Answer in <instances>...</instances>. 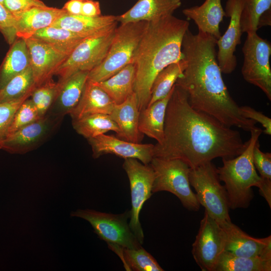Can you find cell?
<instances>
[{
  "label": "cell",
  "instance_id": "cell-22",
  "mask_svg": "<svg viewBox=\"0 0 271 271\" xmlns=\"http://www.w3.org/2000/svg\"><path fill=\"white\" fill-rule=\"evenodd\" d=\"M66 13L63 9L47 6L33 7L16 19L17 37L24 39L31 37L38 31L51 26Z\"/></svg>",
  "mask_w": 271,
  "mask_h": 271
},
{
  "label": "cell",
  "instance_id": "cell-43",
  "mask_svg": "<svg viewBox=\"0 0 271 271\" xmlns=\"http://www.w3.org/2000/svg\"><path fill=\"white\" fill-rule=\"evenodd\" d=\"M83 0H69L62 8L68 14L72 15H81V9Z\"/></svg>",
  "mask_w": 271,
  "mask_h": 271
},
{
  "label": "cell",
  "instance_id": "cell-3",
  "mask_svg": "<svg viewBox=\"0 0 271 271\" xmlns=\"http://www.w3.org/2000/svg\"><path fill=\"white\" fill-rule=\"evenodd\" d=\"M189 25L173 15L148 23L133 61L136 69L134 92L140 111L149 102L157 74L182 59V41Z\"/></svg>",
  "mask_w": 271,
  "mask_h": 271
},
{
  "label": "cell",
  "instance_id": "cell-2",
  "mask_svg": "<svg viewBox=\"0 0 271 271\" xmlns=\"http://www.w3.org/2000/svg\"><path fill=\"white\" fill-rule=\"evenodd\" d=\"M216 41L209 34L187 30L182 43L186 67L176 84L186 91L193 108L228 127L250 132L258 128L256 122L240 114L227 88L217 60Z\"/></svg>",
  "mask_w": 271,
  "mask_h": 271
},
{
  "label": "cell",
  "instance_id": "cell-16",
  "mask_svg": "<svg viewBox=\"0 0 271 271\" xmlns=\"http://www.w3.org/2000/svg\"><path fill=\"white\" fill-rule=\"evenodd\" d=\"M87 140L91 147L94 158L110 154L124 159H136L148 165L154 157V145L151 144L132 143L105 134Z\"/></svg>",
  "mask_w": 271,
  "mask_h": 271
},
{
  "label": "cell",
  "instance_id": "cell-9",
  "mask_svg": "<svg viewBox=\"0 0 271 271\" xmlns=\"http://www.w3.org/2000/svg\"><path fill=\"white\" fill-rule=\"evenodd\" d=\"M70 215L89 222L99 238L107 244H114L130 249L142 246L127 223V219L130 218V211L113 214L88 209H77L72 212Z\"/></svg>",
  "mask_w": 271,
  "mask_h": 271
},
{
  "label": "cell",
  "instance_id": "cell-1",
  "mask_svg": "<svg viewBox=\"0 0 271 271\" xmlns=\"http://www.w3.org/2000/svg\"><path fill=\"white\" fill-rule=\"evenodd\" d=\"M247 144L238 131L193 108L186 91L175 83L167 106L164 139L154 145V157L179 159L193 168L217 158H234Z\"/></svg>",
  "mask_w": 271,
  "mask_h": 271
},
{
  "label": "cell",
  "instance_id": "cell-33",
  "mask_svg": "<svg viewBox=\"0 0 271 271\" xmlns=\"http://www.w3.org/2000/svg\"><path fill=\"white\" fill-rule=\"evenodd\" d=\"M36 88L30 66L12 78L0 89V103L21 98L32 92Z\"/></svg>",
  "mask_w": 271,
  "mask_h": 271
},
{
  "label": "cell",
  "instance_id": "cell-11",
  "mask_svg": "<svg viewBox=\"0 0 271 271\" xmlns=\"http://www.w3.org/2000/svg\"><path fill=\"white\" fill-rule=\"evenodd\" d=\"M129 181L131 209L129 226L139 241L142 244L144 232L140 221V214L145 202L152 195V189L155 175L150 164L146 165L138 160L125 159L122 165Z\"/></svg>",
  "mask_w": 271,
  "mask_h": 271
},
{
  "label": "cell",
  "instance_id": "cell-36",
  "mask_svg": "<svg viewBox=\"0 0 271 271\" xmlns=\"http://www.w3.org/2000/svg\"><path fill=\"white\" fill-rule=\"evenodd\" d=\"M41 117L31 99L27 98L15 112L9 127L8 136Z\"/></svg>",
  "mask_w": 271,
  "mask_h": 271
},
{
  "label": "cell",
  "instance_id": "cell-41",
  "mask_svg": "<svg viewBox=\"0 0 271 271\" xmlns=\"http://www.w3.org/2000/svg\"><path fill=\"white\" fill-rule=\"evenodd\" d=\"M240 113L245 118L259 122L264 128L262 132L267 135L271 134V119L261 112L248 106H239Z\"/></svg>",
  "mask_w": 271,
  "mask_h": 271
},
{
  "label": "cell",
  "instance_id": "cell-34",
  "mask_svg": "<svg viewBox=\"0 0 271 271\" xmlns=\"http://www.w3.org/2000/svg\"><path fill=\"white\" fill-rule=\"evenodd\" d=\"M271 10V0H243L240 23L242 33H257L260 17Z\"/></svg>",
  "mask_w": 271,
  "mask_h": 271
},
{
  "label": "cell",
  "instance_id": "cell-31",
  "mask_svg": "<svg viewBox=\"0 0 271 271\" xmlns=\"http://www.w3.org/2000/svg\"><path fill=\"white\" fill-rule=\"evenodd\" d=\"M109 246L121 257L127 270H164L154 257L142 246L133 249L123 248L116 244H110Z\"/></svg>",
  "mask_w": 271,
  "mask_h": 271
},
{
  "label": "cell",
  "instance_id": "cell-17",
  "mask_svg": "<svg viewBox=\"0 0 271 271\" xmlns=\"http://www.w3.org/2000/svg\"><path fill=\"white\" fill-rule=\"evenodd\" d=\"M219 224L225 234L224 251L239 256L271 259L270 235L261 238L252 237L231 221Z\"/></svg>",
  "mask_w": 271,
  "mask_h": 271
},
{
  "label": "cell",
  "instance_id": "cell-37",
  "mask_svg": "<svg viewBox=\"0 0 271 271\" xmlns=\"http://www.w3.org/2000/svg\"><path fill=\"white\" fill-rule=\"evenodd\" d=\"M32 92L21 98L0 103V149L8 136L9 127L15 112L21 104L31 96Z\"/></svg>",
  "mask_w": 271,
  "mask_h": 271
},
{
  "label": "cell",
  "instance_id": "cell-44",
  "mask_svg": "<svg viewBox=\"0 0 271 271\" xmlns=\"http://www.w3.org/2000/svg\"><path fill=\"white\" fill-rule=\"evenodd\" d=\"M268 26H271V10L267 11L260 17L258 23V29Z\"/></svg>",
  "mask_w": 271,
  "mask_h": 271
},
{
  "label": "cell",
  "instance_id": "cell-45",
  "mask_svg": "<svg viewBox=\"0 0 271 271\" xmlns=\"http://www.w3.org/2000/svg\"><path fill=\"white\" fill-rule=\"evenodd\" d=\"M4 0H0V3L3 4Z\"/></svg>",
  "mask_w": 271,
  "mask_h": 271
},
{
  "label": "cell",
  "instance_id": "cell-23",
  "mask_svg": "<svg viewBox=\"0 0 271 271\" xmlns=\"http://www.w3.org/2000/svg\"><path fill=\"white\" fill-rule=\"evenodd\" d=\"M114 104L95 82L87 80L78 103L69 114L72 120L96 113L110 114Z\"/></svg>",
  "mask_w": 271,
  "mask_h": 271
},
{
  "label": "cell",
  "instance_id": "cell-19",
  "mask_svg": "<svg viewBox=\"0 0 271 271\" xmlns=\"http://www.w3.org/2000/svg\"><path fill=\"white\" fill-rule=\"evenodd\" d=\"M181 5V0H138L125 13L117 16L116 20L120 24L150 22L172 15Z\"/></svg>",
  "mask_w": 271,
  "mask_h": 271
},
{
  "label": "cell",
  "instance_id": "cell-40",
  "mask_svg": "<svg viewBox=\"0 0 271 271\" xmlns=\"http://www.w3.org/2000/svg\"><path fill=\"white\" fill-rule=\"evenodd\" d=\"M3 4L16 19L33 7L46 6L40 0H4Z\"/></svg>",
  "mask_w": 271,
  "mask_h": 271
},
{
  "label": "cell",
  "instance_id": "cell-6",
  "mask_svg": "<svg viewBox=\"0 0 271 271\" xmlns=\"http://www.w3.org/2000/svg\"><path fill=\"white\" fill-rule=\"evenodd\" d=\"M189 179L205 211L219 224L230 221L226 191L212 162L190 168Z\"/></svg>",
  "mask_w": 271,
  "mask_h": 271
},
{
  "label": "cell",
  "instance_id": "cell-8",
  "mask_svg": "<svg viewBox=\"0 0 271 271\" xmlns=\"http://www.w3.org/2000/svg\"><path fill=\"white\" fill-rule=\"evenodd\" d=\"M116 27L84 38L55 71L54 75L60 77L59 82L78 71L89 72L99 65L107 54Z\"/></svg>",
  "mask_w": 271,
  "mask_h": 271
},
{
  "label": "cell",
  "instance_id": "cell-25",
  "mask_svg": "<svg viewBox=\"0 0 271 271\" xmlns=\"http://www.w3.org/2000/svg\"><path fill=\"white\" fill-rule=\"evenodd\" d=\"M174 85L164 98L147 106L140 111L138 128L142 134L161 143L164 139V122L167 106Z\"/></svg>",
  "mask_w": 271,
  "mask_h": 271
},
{
  "label": "cell",
  "instance_id": "cell-13",
  "mask_svg": "<svg viewBox=\"0 0 271 271\" xmlns=\"http://www.w3.org/2000/svg\"><path fill=\"white\" fill-rule=\"evenodd\" d=\"M63 118L46 113L36 121L9 135L1 149L11 154H24L43 143L55 130Z\"/></svg>",
  "mask_w": 271,
  "mask_h": 271
},
{
  "label": "cell",
  "instance_id": "cell-26",
  "mask_svg": "<svg viewBox=\"0 0 271 271\" xmlns=\"http://www.w3.org/2000/svg\"><path fill=\"white\" fill-rule=\"evenodd\" d=\"M136 66L130 63L109 78L95 82L111 98L115 104L124 101L134 93Z\"/></svg>",
  "mask_w": 271,
  "mask_h": 271
},
{
  "label": "cell",
  "instance_id": "cell-14",
  "mask_svg": "<svg viewBox=\"0 0 271 271\" xmlns=\"http://www.w3.org/2000/svg\"><path fill=\"white\" fill-rule=\"evenodd\" d=\"M243 0H227L225 12L230 22L224 34L216 41L217 60L222 73L231 74L237 66L234 55L236 48L241 43L242 32L240 23Z\"/></svg>",
  "mask_w": 271,
  "mask_h": 271
},
{
  "label": "cell",
  "instance_id": "cell-32",
  "mask_svg": "<svg viewBox=\"0 0 271 271\" xmlns=\"http://www.w3.org/2000/svg\"><path fill=\"white\" fill-rule=\"evenodd\" d=\"M185 67L186 62L182 58L169 65L157 74L152 84L150 100L147 106L169 94Z\"/></svg>",
  "mask_w": 271,
  "mask_h": 271
},
{
  "label": "cell",
  "instance_id": "cell-10",
  "mask_svg": "<svg viewBox=\"0 0 271 271\" xmlns=\"http://www.w3.org/2000/svg\"><path fill=\"white\" fill-rule=\"evenodd\" d=\"M241 74L248 83L260 89L271 100V44L257 33L247 34L243 45Z\"/></svg>",
  "mask_w": 271,
  "mask_h": 271
},
{
  "label": "cell",
  "instance_id": "cell-35",
  "mask_svg": "<svg viewBox=\"0 0 271 271\" xmlns=\"http://www.w3.org/2000/svg\"><path fill=\"white\" fill-rule=\"evenodd\" d=\"M60 88V85L51 79L34 90L30 99L40 117L44 116L48 112L58 94Z\"/></svg>",
  "mask_w": 271,
  "mask_h": 271
},
{
  "label": "cell",
  "instance_id": "cell-4",
  "mask_svg": "<svg viewBox=\"0 0 271 271\" xmlns=\"http://www.w3.org/2000/svg\"><path fill=\"white\" fill-rule=\"evenodd\" d=\"M263 130L259 127L250 131L245 150L231 159H222L223 165L217 168L220 181L224 183L230 209L246 208L253 198L251 187L261 189L263 180L257 173L253 161L254 146Z\"/></svg>",
  "mask_w": 271,
  "mask_h": 271
},
{
  "label": "cell",
  "instance_id": "cell-42",
  "mask_svg": "<svg viewBox=\"0 0 271 271\" xmlns=\"http://www.w3.org/2000/svg\"><path fill=\"white\" fill-rule=\"evenodd\" d=\"M81 15L95 17L101 15L100 6L99 2L94 0H83Z\"/></svg>",
  "mask_w": 271,
  "mask_h": 271
},
{
  "label": "cell",
  "instance_id": "cell-27",
  "mask_svg": "<svg viewBox=\"0 0 271 271\" xmlns=\"http://www.w3.org/2000/svg\"><path fill=\"white\" fill-rule=\"evenodd\" d=\"M30 66L29 52L25 39H16L0 67V89Z\"/></svg>",
  "mask_w": 271,
  "mask_h": 271
},
{
  "label": "cell",
  "instance_id": "cell-15",
  "mask_svg": "<svg viewBox=\"0 0 271 271\" xmlns=\"http://www.w3.org/2000/svg\"><path fill=\"white\" fill-rule=\"evenodd\" d=\"M25 40L35 85L38 87L51 79L56 69L68 56L41 40L30 37Z\"/></svg>",
  "mask_w": 271,
  "mask_h": 271
},
{
  "label": "cell",
  "instance_id": "cell-20",
  "mask_svg": "<svg viewBox=\"0 0 271 271\" xmlns=\"http://www.w3.org/2000/svg\"><path fill=\"white\" fill-rule=\"evenodd\" d=\"M182 12L188 19L194 21L199 32L217 40L221 36L219 25L226 17L221 0H205L202 5L184 9Z\"/></svg>",
  "mask_w": 271,
  "mask_h": 271
},
{
  "label": "cell",
  "instance_id": "cell-18",
  "mask_svg": "<svg viewBox=\"0 0 271 271\" xmlns=\"http://www.w3.org/2000/svg\"><path fill=\"white\" fill-rule=\"evenodd\" d=\"M116 16L101 15L90 17L67 13L57 19L51 26L63 28L86 38L108 31L117 26Z\"/></svg>",
  "mask_w": 271,
  "mask_h": 271
},
{
  "label": "cell",
  "instance_id": "cell-29",
  "mask_svg": "<svg viewBox=\"0 0 271 271\" xmlns=\"http://www.w3.org/2000/svg\"><path fill=\"white\" fill-rule=\"evenodd\" d=\"M73 128L87 140L113 131L117 136L120 133L117 124L109 114L96 113L72 120Z\"/></svg>",
  "mask_w": 271,
  "mask_h": 271
},
{
  "label": "cell",
  "instance_id": "cell-30",
  "mask_svg": "<svg viewBox=\"0 0 271 271\" xmlns=\"http://www.w3.org/2000/svg\"><path fill=\"white\" fill-rule=\"evenodd\" d=\"M271 259L262 257H243L224 251L214 271H270Z\"/></svg>",
  "mask_w": 271,
  "mask_h": 271
},
{
  "label": "cell",
  "instance_id": "cell-5",
  "mask_svg": "<svg viewBox=\"0 0 271 271\" xmlns=\"http://www.w3.org/2000/svg\"><path fill=\"white\" fill-rule=\"evenodd\" d=\"M148 22L120 24L117 27L107 54L103 61L89 72L88 80L94 82L104 81L133 63Z\"/></svg>",
  "mask_w": 271,
  "mask_h": 271
},
{
  "label": "cell",
  "instance_id": "cell-12",
  "mask_svg": "<svg viewBox=\"0 0 271 271\" xmlns=\"http://www.w3.org/2000/svg\"><path fill=\"white\" fill-rule=\"evenodd\" d=\"M225 245L223 229L205 211L192 249L193 258L202 271H214L219 257L225 250Z\"/></svg>",
  "mask_w": 271,
  "mask_h": 271
},
{
  "label": "cell",
  "instance_id": "cell-38",
  "mask_svg": "<svg viewBox=\"0 0 271 271\" xmlns=\"http://www.w3.org/2000/svg\"><path fill=\"white\" fill-rule=\"evenodd\" d=\"M259 147L258 142L253 149V164L263 180V185L271 187V154L262 152Z\"/></svg>",
  "mask_w": 271,
  "mask_h": 271
},
{
  "label": "cell",
  "instance_id": "cell-21",
  "mask_svg": "<svg viewBox=\"0 0 271 271\" xmlns=\"http://www.w3.org/2000/svg\"><path fill=\"white\" fill-rule=\"evenodd\" d=\"M89 71L76 72L60 85L58 94L47 113L63 118L69 114L78 103L88 80Z\"/></svg>",
  "mask_w": 271,
  "mask_h": 271
},
{
  "label": "cell",
  "instance_id": "cell-24",
  "mask_svg": "<svg viewBox=\"0 0 271 271\" xmlns=\"http://www.w3.org/2000/svg\"><path fill=\"white\" fill-rule=\"evenodd\" d=\"M139 114L138 99L134 92L122 103L114 104L109 115L119 128V137L130 142L140 143L142 133L138 128Z\"/></svg>",
  "mask_w": 271,
  "mask_h": 271
},
{
  "label": "cell",
  "instance_id": "cell-39",
  "mask_svg": "<svg viewBox=\"0 0 271 271\" xmlns=\"http://www.w3.org/2000/svg\"><path fill=\"white\" fill-rule=\"evenodd\" d=\"M16 20L10 12L0 3V32L10 45L17 39Z\"/></svg>",
  "mask_w": 271,
  "mask_h": 271
},
{
  "label": "cell",
  "instance_id": "cell-7",
  "mask_svg": "<svg viewBox=\"0 0 271 271\" xmlns=\"http://www.w3.org/2000/svg\"><path fill=\"white\" fill-rule=\"evenodd\" d=\"M150 165L155 172L152 192H169L177 197L188 210L198 211L200 208L189 179L188 165L179 159L153 157Z\"/></svg>",
  "mask_w": 271,
  "mask_h": 271
},
{
  "label": "cell",
  "instance_id": "cell-28",
  "mask_svg": "<svg viewBox=\"0 0 271 271\" xmlns=\"http://www.w3.org/2000/svg\"><path fill=\"white\" fill-rule=\"evenodd\" d=\"M31 37L48 43L58 51L68 56L84 39L67 29L53 26L38 31Z\"/></svg>",
  "mask_w": 271,
  "mask_h": 271
}]
</instances>
